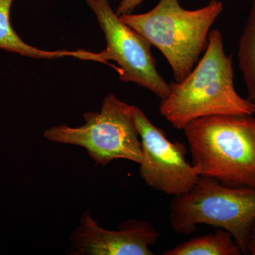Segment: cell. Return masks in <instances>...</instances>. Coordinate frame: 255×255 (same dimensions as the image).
Segmentation results:
<instances>
[{
	"label": "cell",
	"instance_id": "cell-13",
	"mask_svg": "<svg viewBox=\"0 0 255 255\" xmlns=\"http://www.w3.org/2000/svg\"><path fill=\"white\" fill-rule=\"evenodd\" d=\"M248 255H255V221L252 228L248 246Z\"/></svg>",
	"mask_w": 255,
	"mask_h": 255
},
{
	"label": "cell",
	"instance_id": "cell-7",
	"mask_svg": "<svg viewBox=\"0 0 255 255\" xmlns=\"http://www.w3.org/2000/svg\"><path fill=\"white\" fill-rule=\"evenodd\" d=\"M132 113L141 143L140 175L146 185L173 196L190 190L199 175L187 159L186 145L170 141L138 107L132 106Z\"/></svg>",
	"mask_w": 255,
	"mask_h": 255
},
{
	"label": "cell",
	"instance_id": "cell-12",
	"mask_svg": "<svg viewBox=\"0 0 255 255\" xmlns=\"http://www.w3.org/2000/svg\"><path fill=\"white\" fill-rule=\"evenodd\" d=\"M144 0H122L116 9V14L121 16L124 14H132Z\"/></svg>",
	"mask_w": 255,
	"mask_h": 255
},
{
	"label": "cell",
	"instance_id": "cell-9",
	"mask_svg": "<svg viewBox=\"0 0 255 255\" xmlns=\"http://www.w3.org/2000/svg\"><path fill=\"white\" fill-rule=\"evenodd\" d=\"M14 0H0V49L35 59H58L72 57L80 60L95 59V53L86 50H46L23 41L11 26L10 12Z\"/></svg>",
	"mask_w": 255,
	"mask_h": 255
},
{
	"label": "cell",
	"instance_id": "cell-6",
	"mask_svg": "<svg viewBox=\"0 0 255 255\" xmlns=\"http://www.w3.org/2000/svg\"><path fill=\"white\" fill-rule=\"evenodd\" d=\"M86 2L105 33L107 46L97 53L99 62H115L122 82L136 84L161 100L167 98L170 85L157 71L148 40L124 22L112 9L109 0H86Z\"/></svg>",
	"mask_w": 255,
	"mask_h": 255
},
{
	"label": "cell",
	"instance_id": "cell-2",
	"mask_svg": "<svg viewBox=\"0 0 255 255\" xmlns=\"http://www.w3.org/2000/svg\"><path fill=\"white\" fill-rule=\"evenodd\" d=\"M199 177L231 187H255V118L216 115L183 129Z\"/></svg>",
	"mask_w": 255,
	"mask_h": 255
},
{
	"label": "cell",
	"instance_id": "cell-1",
	"mask_svg": "<svg viewBox=\"0 0 255 255\" xmlns=\"http://www.w3.org/2000/svg\"><path fill=\"white\" fill-rule=\"evenodd\" d=\"M170 85L159 112L172 127L183 130L196 119L216 115L253 116L255 107L234 86L231 55L225 53L222 33L210 31L204 56L182 81Z\"/></svg>",
	"mask_w": 255,
	"mask_h": 255
},
{
	"label": "cell",
	"instance_id": "cell-5",
	"mask_svg": "<svg viewBox=\"0 0 255 255\" xmlns=\"http://www.w3.org/2000/svg\"><path fill=\"white\" fill-rule=\"evenodd\" d=\"M132 108L111 93L104 100L100 112L84 114L83 126L70 127L63 124L49 128L43 136L50 142L84 147L100 165L117 159L140 164L141 143Z\"/></svg>",
	"mask_w": 255,
	"mask_h": 255
},
{
	"label": "cell",
	"instance_id": "cell-3",
	"mask_svg": "<svg viewBox=\"0 0 255 255\" xmlns=\"http://www.w3.org/2000/svg\"><path fill=\"white\" fill-rule=\"evenodd\" d=\"M223 10L219 0L194 10L184 9L179 0H159L147 12L120 17L162 53L178 82L192 71L205 52L210 29Z\"/></svg>",
	"mask_w": 255,
	"mask_h": 255
},
{
	"label": "cell",
	"instance_id": "cell-11",
	"mask_svg": "<svg viewBox=\"0 0 255 255\" xmlns=\"http://www.w3.org/2000/svg\"><path fill=\"white\" fill-rule=\"evenodd\" d=\"M238 59L248 90L247 99L255 107V0L240 39Z\"/></svg>",
	"mask_w": 255,
	"mask_h": 255
},
{
	"label": "cell",
	"instance_id": "cell-10",
	"mask_svg": "<svg viewBox=\"0 0 255 255\" xmlns=\"http://www.w3.org/2000/svg\"><path fill=\"white\" fill-rule=\"evenodd\" d=\"M241 249L231 233L220 229L214 233L191 238L162 255H240Z\"/></svg>",
	"mask_w": 255,
	"mask_h": 255
},
{
	"label": "cell",
	"instance_id": "cell-4",
	"mask_svg": "<svg viewBox=\"0 0 255 255\" xmlns=\"http://www.w3.org/2000/svg\"><path fill=\"white\" fill-rule=\"evenodd\" d=\"M255 221V187H231L213 178L199 177L190 190L174 196L169 204L174 232L191 234L198 225L220 228L231 233L245 255Z\"/></svg>",
	"mask_w": 255,
	"mask_h": 255
},
{
	"label": "cell",
	"instance_id": "cell-8",
	"mask_svg": "<svg viewBox=\"0 0 255 255\" xmlns=\"http://www.w3.org/2000/svg\"><path fill=\"white\" fill-rule=\"evenodd\" d=\"M159 236L150 223L136 219L128 220L118 230L105 229L85 211L70 236L71 255H152L150 247Z\"/></svg>",
	"mask_w": 255,
	"mask_h": 255
}]
</instances>
